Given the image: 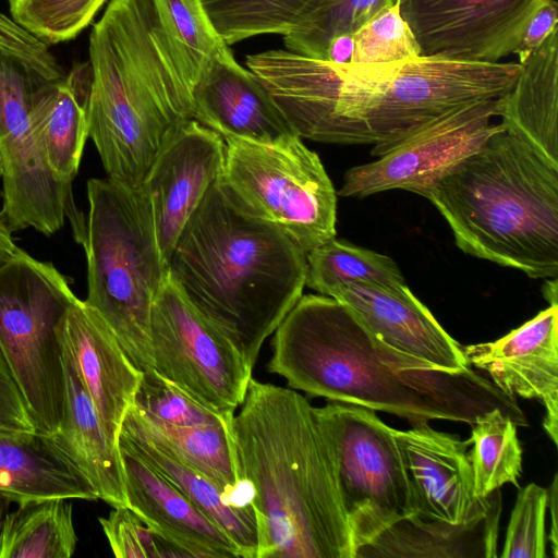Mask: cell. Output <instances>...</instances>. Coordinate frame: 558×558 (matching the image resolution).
Here are the masks:
<instances>
[{
	"label": "cell",
	"mask_w": 558,
	"mask_h": 558,
	"mask_svg": "<svg viewBox=\"0 0 558 558\" xmlns=\"http://www.w3.org/2000/svg\"><path fill=\"white\" fill-rule=\"evenodd\" d=\"M193 119L223 138L272 143L292 134L262 82L233 54L216 58L192 89Z\"/></svg>",
	"instance_id": "obj_21"
},
{
	"label": "cell",
	"mask_w": 558,
	"mask_h": 558,
	"mask_svg": "<svg viewBox=\"0 0 558 558\" xmlns=\"http://www.w3.org/2000/svg\"><path fill=\"white\" fill-rule=\"evenodd\" d=\"M21 248L13 241L12 232L0 214V266L13 258Z\"/></svg>",
	"instance_id": "obj_44"
},
{
	"label": "cell",
	"mask_w": 558,
	"mask_h": 558,
	"mask_svg": "<svg viewBox=\"0 0 558 558\" xmlns=\"http://www.w3.org/2000/svg\"><path fill=\"white\" fill-rule=\"evenodd\" d=\"M88 137L108 175L142 178L168 130L193 119L151 0H110L89 35Z\"/></svg>",
	"instance_id": "obj_4"
},
{
	"label": "cell",
	"mask_w": 558,
	"mask_h": 558,
	"mask_svg": "<svg viewBox=\"0 0 558 558\" xmlns=\"http://www.w3.org/2000/svg\"><path fill=\"white\" fill-rule=\"evenodd\" d=\"M99 523L113 555L118 558L184 557L183 553L154 533L128 507H114Z\"/></svg>",
	"instance_id": "obj_39"
},
{
	"label": "cell",
	"mask_w": 558,
	"mask_h": 558,
	"mask_svg": "<svg viewBox=\"0 0 558 558\" xmlns=\"http://www.w3.org/2000/svg\"><path fill=\"white\" fill-rule=\"evenodd\" d=\"M68 500L31 501L8 511L0 532V558H70L77 536Z\"/></svg>",
	"instance_id": "obj_29"
},
{
	"label": "cell",
	"mask_w": 558,
	"mask_h": 558,
	"mask_svg": "<svg viewBox=\"0 0 558 558\" xmlns=\"http://www.w3.org/2000/svg\"><path fill=\"white\" fill-rule=\"evenodd\" d=\"M154 369L203 407L232 414L252 371L232 343L187 300L167 274L151 307Z\"/></svg>",
	"instance_id": "obj_12"
},
{
	"label": "cell",
	"mask_w": 558,
	"mask_h": 558,
	"mask_svg": "<svg viewBox=\"0 0 558 558\" xmlns=\"http://www.w3.org/2000/svg\"><path fill=\"white\" fill-rule=\"evenodd\" d=\"M500 98L462 105L426 122L377 160L350 168L338 195L363 198L390 190L422 195L505 130L493 122Z\"/></svg>",
	"instance_id": "obj_13"
},
{
	"label": "cell",
	"mask_w": 558,
	"mask_h": 558,
	"mask_svg": "<svg viewBox=\"0 0 558 558\" xmlns=\"http://www.w3.org/2000/svg\"><path fill=\"white\" fill-rule=\"evenodd\" d=\"M327 296L347 307L373 337L400 353L447 372L470 367L462 347L405 283L350 281L333 287Z\"/></svg>",
	"instance_id": "obj_17"
},
{
	"label": "cell",
	"mask_w": 558,
	"mask_h": 558,
	"mask_svg": "<svg viewBox=\"0 0 558 558\" xmlns=\"http://www.w3.org/2000/svg\"><path fill=\"white\" fill-rule=\"evenodd\" d=\"M267 371L292 389L395 414L411 425L434 420L472 425L500 409L517 426L526 417L512 395L472 366L447 372L373 337L337 300L302 295L274 331Z\"/></svg>",
	"instance_id": "obj_1"
},
{
	"label": "cell",
	"mask_w": 558,
	"mask_h": 558,
	"mask_svg": "<svg viewBox=\"0 0 558 558\" xmlns=\"http://www.w3.org/2000/svg\"><path fill=\"white\" fill-rule=\"evenodd\" d=\"M62 355L87 392L110 440L118 445L124 417L142 379L117 337L76 298L57 326Z\"/></svg>",
	"instance_id": "obj_18"
},
{
	"label": "cell",
	"mask_w": 558,
	"mask_h": 558,
	"mask_svg": "<svg viewBox=\"0 0 558 558\" xmlns=\"http://www.w3.org/2000/svg\"><path fill=\"white\" fill-rule=\"evenodd\" d=\"M0 429L35 432L26 401L0 349Z\"/></svg>",
	"instance_id": "obj_40"
},
{
	"label": "cell",
	"mask_w": 558,
	"mask_h": 558,
	"mask_svg": "<svg viewBox=\"0 0 558 558\" xmlns=\"http://www.w3.org/2000/svg\"><path fill=\"white\" fill-rule=\"evenodd\" d=\"M557 277L546 282L543 292L549 305H558L557 299Z\"/></svg>",
	"instance_id": "obj_45"
},
{
	"label": "cell",
	"mask_w": 558,
	"mask_h": 558,
	"mask_svg": "<svg viewBox=\"0 0 558 558\" xmlns=\"http://www.w3.org/2000/svg\"><path fill=\"white\" fill-rule=\"evenodd\" d=\"M225 160L223 137L194 119L180 121L166 133L141 189L167 266L185 225L220 179Z\"/></svg>",
	"instance_id": "obj_15"
},
{
	"label": "cell",
	"mask_w": 558,
	"mask_h": 558,
	"mask_svg": "<svg viewBox=\"0 0 558 558\" xmlns=\"http://www.w3.org/2000/svg\"><path fill=\"white\" fill-rule=\"evenodd\" d=\"M558 477L557 473L554 475L553 482L549 486V489H547V507L549 508L550 513V529L549 534L547 536V541H549L553 557H558V526H557V513H558Z\"/></svg>",
	"instance_id": "obj_43"
},
{
	"label": "cell",
	"mask_w": 558,
	"mask_h": 558,
	"mask_svg": "<svg viewBox=\"0 0 558 558\" xmlns=\"http://www.w3.org/2000/svg\"><path fill=\"white\" fill-rule=\"evenodd\" d=\"M547 489L531 483L520 488L509 520L501 558H547Z\"/></svg>",
	"instance_id": "obj_38"
},
{
	"label": "cell",
	"mask_w": 558,
	"mask_h": 558,
	"mask_svg": "<svg viewBox=\"0 0 558 558\" xmlns=\"http://www.w3.org/2000/svg\"><path fill=\"white\" fill-rule=\"evenodd\" d=\"M400 0H311L298 24L283 36L289 51L326 58L330 40L353 35L365 22Z\"/></svg>",
	"instance_id": "obj_33"
},
{
	"label": "cell",
	"mask_w": 558,
	"mask_h": 558,
	"mask_svg": "<svg viewBox=\"0 0 558 558\" xmlns=\"http://www.w3.org/2000/svg\"><path fill=\"white\" fill-rule=\"evenodd\" d=\"M500 513L501 499L486 515L462 524L409 515L361 548L355 558H495Z\"/></svg>",
	"instance_id": "obj_27"
},
{
	"label": "cell",
	"mask_w": 558,
	"mask_h": 558,
	"mask_svg": "<svg viewBox=\"0 0 558 558\" xmlns=\"http://www.w3.org/2000/svg\"><path fill=\"white\" fill-rule=\"evenodd\" d=\"M557 22V2L555 0H542L525 23L520 40L512 52V54L518 56V63L525 60L554 31L558 29Z\"/></svg>",
	"instance_id": "obj_41"
},
{
	"label": "cell",
	"mask_w": 558,
	"mask_h": 558,
	"mask_svg": "<svg viewBox=\"0 0 558 558\" xmlns=\"http://www.w3.org/2000/svg\"><path fill=\"white\" fill-rule=\"evenodd\" d=\"M354 52V41L353 35L343 34L333 37L326 51L325 60L337 64V65H347L352 61Z\"/></svg>",
	"instance_id": "obj_42"
},
{
	"label": "cell",
	"mask_w": 558,
	"mask_h": 558,
	"mask_svg": "<svg viewBox=\"0 0 558 558\" xmlns=\"http://www.w3.org/2000/svg\"><path fill=\"white\" fill-rule=\"evenodd\" d=\"M123 422L136 428L156 447L223 489L234 490L243 482L232 440L231 423L173 426L148 418L133 405Z\"/></svg>",
	"instance_id": "obj_28"
},
{
	"label": "cell",
	"mask_w": 558,
	"mask_h": 558,
	"mask_svg": "<svg viewBox=\"0 0 558 558\" xmlns=\"http://www.w3.org/2000/svg\"><path fill=\"white\" fill-rule=\"evenodd\" d=\"M314 413L332 454L356 555L391 524L413 514L395 428L373 410L350 403L331 401Z\"/></svg>",
	"instance_id": "obj_11"
},
{
	"label": "cell",
	"mask_w": 558,
	"mask_h": 558,
	"mask_svg": "<svg viewBox=\"0 0 558 558\" xmlns=\"http://www.w3.org/2000/svg\"><path fill=\"white\" fill-rule=\"evenodd\" d=\"M119 444L135 452L218 524L236 545L241 558H256L257 523L252 506V492L245 481L234 490L223 489L156 447L126 422L122 423Z\"/></svg>",
	"instance_id": "obj_23"
},
{
	"label": "cell",
	"mask_w": 558,
	"mask_h": 558,
	"mask_svg": "<svg viewBox=\"0 0 558 558\" xmlns=\"http://www.w3.org/2000/svg\"><path fill=\"white\" fill-rule=\"evenodd\" d=\"M89 62L74 65L61 82L44 85L33 105L36 137L54 175L72 184L88 138Z\"/></svg>",
	"instance_id": "obj_26"
},
{
	"label": "cell",
	"mask_w": 558,
	"mask_h": 558,
	"mask_svg": "<svg viewBox=\"0 0 558 558\" xmlns=\"http://www.w3.org/2000/svg\"><path fill=\"white\" fill-rule=\"evenodd\" d=\"M0 494L23 505L49 498L97 500L98 495L50 435L0 429Z\"/></svg>",
	"instance_id": "obj_22"
},
{
	"label": "cell",
	"mask_w": 558,
	"mask_h": 558,
	"mask_svg": "<svg viewBox=\"0 0 558 558\" xmlns=\"http://www.w3.org/2000/svg\"><path fill=\"white\" fill-rule=\"evenodd\" d=\"M311 0H201L214 28L227 45L256 35H287Z\"/></svg>",
	"instance_id": "obj_34"
},
{
	"label": "cell",
	"mask_w": 558,
	"mask_h": 558,
	"mask_svg": "<svg viewBox=\"0 0 558 558\" xmlns=\"http://www.w3.org/2000/svg\"><path fill=\"white\" fill-rule=\"evenodd\" d=\"M305 286L327 295L333 287L350 281H369L386 286L404 283L396 262L384 254L332 240L307 253Z\"/></svg>",
	"instance_id": "obj_32"
},
{
	"label": "cell",
	"mask_w": 558,
	"mask_h": 558,
	"mask_svg": "<svg viewBox=\"0 0 558 558\" xmlns=\"http://www.w3.org/2000/svg\"><path fill=\"white\" fill-rule=\"evenodd\" d=\"M133 407L155 422L180 427L225 425L231 423L234 415L203 407L155 369L143 372Z\"/></svg>",
	"instance_id": "obj_36"
},
{
	"label": "cell",
	"mask_w": 558,
	"mask_h": 558,
	"mask_svg": "<svg viewBox=\"0 0 558 558\" xmlns=\"http://www.w3.org/2000/svg\"><path fill=\"white\" fill-rule=\"evenodd\" d=\"M77 296L53 264L21 250L0 266V349L37 432L52 435L64 412L57 326Z\"/></svg>",
	"instance_id": "obj_9"
},
{
	"label": "cell",
	"mask_w": 558,
	"mask_h": 558,
	"mask_svg": "<svg viewBox=\"0 0 558 558\" xmlns=\"http://www.w3.org/2000/svg\"><path fill=\"white\" fill-rule=\"evenodd\" d=\"M306 256L219 179L180 234L168 272L253 369L264 341L302 296Z\"/></svg>",
	"instance_id": "obj_3"
},
{
	"label": "cell",
	"mask_w": 558,
	"mask_h": 558,
	"mask_svg": "<svg viewBox=\"0 0 558 558\" xmlns=\"http://www.w3.org/2000/svg\"><path fill=\"white\" fill-rule=\"evenodd\" d=\"M350 64L398 63L421 56L415 36L400 13V1L388 7L354 34Z\"/></svg>",
	"instance_id": "obj_37"
},
{
	"label": "cell",
	"mask_w": 558,
	"mask_h": 558,
	"mask_svg": "<svg viewBox=\"0 0 558 558\" xmlns=\"http://www.w3.org/2000/svg\"><path fill=\"white\" fill-rule=\"evenodd\" d=\"M558 29L520 62L508 94L499 99L498 117L507 132L525 142L558 168Z\"/></svg>",
	"instance_id": "obj_24"
},
{
	"label": "cell",
	"mask_w": 558,
	"mask_h": 558,
	"mask_svg": "<svg viewBox=\"0 0 558 558\" xmlns=\"http://www.w3.org/2000/svg\"><path fill=\"white\" fill-rule=\"evenodd\" d=\"M231 435L251 487L256 558H355L328 442L308 400L251 378Z\"/></svg>",
	"instance_id": "obj_2"
},
{
	"label": "cell",
	"mask_w": 558,
	"mask_h": 558,
	"mask_svg": "<svg viewBox=\"0 0 558 558\" xmlns=\"http://www.w3.org/2000/svg\"><path fill=\"white\" fill-rule=\"evenodd\" d=\"M542 0H400L421 56L499 62Z\"/></svg>",
	"instance_id": "obj_14"
},
{
	"label": "cell",
	"mask_w": 558,
	"mask_h": 558,
	"mask_svg": "<svg viewBox=\"0 0 558 558\" xmlns=\"http://www.w3.org/2000/svg\"><path fill=\"white\" fill-rule=\"evenodd\" d=\"M10 504H11V501L5 496L0 494V532H1V526L3 523V519L9 511Z\"/></svg>",
	"instance_id": "obj_46"
},
{
	"label": "cell",
	"mask_w": 558,
	"mask_h": 558,
	"mask_svg": "<svg viewBox=\"0 0 558 558\" xmlns=\"http://www.w3.org/2000/svg\"><path fill=\"white\" fill-rule=\"evenodd\" d=\"M64 412L58 430L50 435L73 460L98 495L114 507L128 506L119 446L102 423L75 372L63 357Z\"/></svg>",
	"instance_id": "obj_25"
},
{
	"label": "cell",
	"mask_w": 558,
	"mask_h": 558,
	"mask_svg": "<svg viewBox=\"0 0 558 558\" xmlns=\"http://www.w3.org/2000/svg\"><path fill=\"white\" fill-rule=\"evenodd\" d=\"M519 72L514 62L426 56L398 63L348 64L319 142L372 144V156L379 157L456 107L505 96Z\"/></svg>",
	"instance_id": "obj_6"
},
{
	"label": "cell",
	"mask_w": 558,
	"mask_h": 558,
	"mask_svg": "<svg viewBox=\"0 0 558 558\" xmlns=\"http://www.w3.org/2000/svg\"><path fill=\"white\" fill-rule=\"evenodd\" d=\"M558 305H549L502 338L462 347L470 366L486 373L504 392L539 400L543 427L558 438Z\"/></svg>",
	"instance_id": "obj_19"
},
{
	"label": "cell",
	"mask_w": 558,
	"mask_h": 558,
	"mask_svg": "<svg viewBox=\"0 0 558 558\" xmlns=\"http://www.w3.org/2000/svg\"><path fill=\"white\" fill-rule=\"evenodd\" d=\"M421 196L464 253L523 271L558 275V168L506 130Z\"/></svg>",
	"instance_id": "obj_5"
},
{
	"label": "cell",
	"mask_w": 558,
	"mask_h": 558,
	"mask_svg": "<svg viewBox=\"0 0 558 558\" xmlns=\"http://www.w3.org/2000/svg\"><path fill=\"white\" fill-rule=\"evenodd\" d=\"M65 76L39 39L0 46V214L11 232L34 228L51 235L66 216L75 215L72 184L59 180L48 166L32 117L41 87Z\"/></svg>",
	"instance_id": "obj_8"
},
{
	"label": "cell",
	"mask_w": 558,
	"mask_h": 558,
	"mask_svg": "<svg viewBox=\"0 0 558 558\" xmlns=\"http://www.w3.org/2000/svg\"><path fill=\"white\" fill-rule=\"evenodd\" d=\"M128 507L154 533L184 557H231L241 554L228 534L128 447L119 444Z\"/></svg>",
	"instance_id": "obj_20"
},
{
	"label": "cell",
	"mask_w": 558,
	"mask_h": 558,
	"mask_svg": "<svg viewBox=\"0 0 558 558\" xmlns=\"http://www.w3.org/2000/svg\"><path fill=\"white\" fill-rule=\"evenodd\" d=\"M223 140L220 180L246 211L306 254L336 236L337 193L320 158L300 136L272 143Z\"/></svg>",
	"instance_id": "obj_10"
},
{
	"label": "cell",
	"mask_w": 558,
	"mask_h": 558,
	"mask_svg": "<svg viewBox=\"0 0 558 558\" xmlns=\"http://www.w3.org/2000/svg\"><path fill=\"white\" fill-rule=\"evenodd\" d=\"M88 213L74 223L87 266L84 300L112 330L132 363L154 369L150 315L168 266L141 186L109 178L87 182Z\"/></svg>",
	"instance_id": "obj_7"
},
{
	"label": "cell",
	"mask_w": 558,
	"mask_h": 558,
	"mask_svg": "<svg viewBox=\"0 0 558 558\" xmlns=\"http://www.w3.org/2000/svg\"><path fill=\"white\" fill-rule=\"evenodd\" d=\"M175 62L190 88L210 63L232 54L210 23L201 0H151Z\"/></svg>",
	"instance_id": "obj_30"
},
{
	"label": "cell",
	"mask_w": 558,
	"mask_h": 558,
	"mask_svg": "<svg viewBox=\"0 0 558 558\" xmlns=\"http://www.w3.org/2000/svg\"><path fill=\"white\" fill-rule=\"evenodd\" d=\"M471 427L469 458L476 497L485 498L505 484L519 486L522 448L512 418L500 409H493Z\"/></svg>",
	"instance_id": "obj_31"
},
{
	"label": "cell",
	"mask_w": 558,
	"mask_h": 558,
	"mask_svg": "<svg viewBox=\"0 0 558 558\" xmlns=\"http://www.w3.org/2000/svg\"><path fill=\"white\" fill-rule=\"evenodd\" d=\"M410 487L413 517L462 524L482 518L501 499L474 493L468 440L434 429L428 423L395 429Z\"/></svg>",
	"instance_id": "obj_16"
},
{
	"label": "cell",
	"mask_w": 558,
	"mask_h": 558,
	"mask_svg": "<svg viewBox=\"0 0 558 558\" xmlns=\"http://www.w3.org/2000/svg\"><path fill=\"white\" fill-rule=\"evenodd\" d=\"M107 0H8L11 19L48 45L74 39Z\"/></svg>",
	"instance_id": "obj_35"
}]
</instances>
